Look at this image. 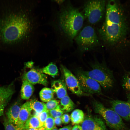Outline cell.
Wrapping results in <instances>:
<instances>
[{"label": "cell", "instance_id": "6da1fadb", "mask_svg": "<svg viewBox=\"0 0 130 130\" xmlns=\"http://www.w3.org/2000/svg\"><path fill=\"white\" fill-rule=\"evenodd\" d=\"M33 19L25 13L9 14L0 21V39L7 44L27 37L33 30Z\"/></svg>", "mask_w": 130, "mask_h": 130}, {"label": "cell", "instance_id": "7a4b0ae2", "mask_svg": "<svg viewBox=\"0 0 130 130\" xmlns=\"http://www.w3.org/2000/svg\"><path fill=\"white\" fill-rule=\"evenodd\" d=\"M58 15L59 32L71 40L75 39L83 25L84 15L77 8L68 6L61 8Z\"/></svg>", "mask_w": 130, "mask_h": 130}, {"label": "cell", "instance_id": "3957f363", "mask_svg": "<svg viewBox=\"0 0 130 130\" xmlns=\"http://www.w3.org/2000/svg\"><path fill=\"white\" fill-rule=\"evenodd\" d=\"M91 69L90 71L78 70L97 82L104 89L108 90L113 87L114 82L113 73L105 64L96 61L91 64Z\"/></svg>", "mask_w": 130, "mask_h": 130}, {"label": "cell", "instance_id": "277c9868", "mask_svg": "<svg viewBox=\"0 0 130 130\" xmlns=\"http://www.w3.org/2000/svg\"><path fill=\"white\" fill-rule=\"evenodd\" d=\"M125 29L124 24H119L105 18L99 32L105 42L112 45L117 42L123 36Z\"/></svg>", "mask_w": 130, "mask_h": 130}, {"label": "cell", "instance_id": "5b68a950", "mask_svg": "<svg viewBox=\"0 0 130 130\" xmlns=\"http://www.w3.org/2000/svg\"><path fill=\"white\" fill-rule=\"evenodd\" d=\"M93 105L95 112L103 117L110 128L114 130H127L122 119L114 110L106 107L96 100L93 101Z\"/></svg>", "mask_w": 130, "mask_h": 130}, {"label": "cell", "instance_id": "8992f818", "mask_svg": "<svg viewBox=\"0 0 130 130\" xmlns=\"http://www.w3.org/2000/svg\"><path fill=\"white\" fill-rule=\"evenodd\" d=\"M80 50L84 52L94 48L99 44V40L94 29L91 26L84 27L75 38Z\"/></svg>", "mask_w": 130, "mask_h": 130}, {"label": "cell", "instance_id": "52a82bcc", "mask_svg": "<svg viewBox=\"0 0 130 130\" xmlns=\"http://www.w3.org/2000/svg\"><path fill=\"white\" fill-rule=\"evenodd\" d=\"M106 2L104 0H91L84 6V16L89 22L95 24L100 21L105 13Z\"/></svg>", "mask_w": 130, "mask_h": 130}, {"label": "cell", "instance_id": "ba28073f", "mask_svg": "<svg viewBox=\"0 0 130 130\" xmlns=\"http://www.w3.org/2000/svg\"><path fill=\"white\" fill-rule=\"evenodd\" d=\"M76 75L83 92L89 95L102 94L101 86L97 82L83 74L78 70H77Z\"/></svg>", "mask_w": 130, "mask_h": 130}, {"label": "cell", "instance_id": "9c48e42d", "mask_svg": "<svg viewBox=\"0 0 130 130\" xmlns=\"http://www.w3.org/2000/svg\"><path fill=\"white\" fill-rule=\"evenodd\" d=\"M62 68L66 85L70 91L79 96L89 95L82 91L77 78L69 70L63 66Z\"/></svg>", "mask_w": 130, "mask_h": 130}, {"label": "cell", "instance_id": "30bf717a", "mask_svg": "<svg viewBox=\"0 0 130 130\" xmlns=\"http://www.w3.org/2000/svg\"><path fill=\"white\" fill-rule=\"evenodd\" d=\"M112 110L122 119L130 121V101L114 100L110 102Z\"/></svg>", "mask_w": 130, "mask_h": 130}, {"label": "cell", "instance_id": "8fae6325", "mask_svg": "<svg viewBox=\"0 0 130 130\" xmlns=\"http://www.w3.org/2000/svg\"><path fill=\"white\" fill-rule=\"evenodd\" d=\"M15 92L14 82L0 87V117L3 114L5 107Z\"/></svg>", "mask_w": 130, "mask_h": 130}, {"label": "cell", "instance_id": "7c38bea8", "mask_svg": "<svg viewBox=\"0 0 130 130\" xmlns=\"http://www.w3.org/2000/svg\"><path fill=\"white\" fill-rule=\"evenodd\" d=\"M22 79L27 81L33 85L38 84L47 86L48 84L47 76L34 69L25 73L23 75Z\"/></svg>", "mask_w": 130, "mask_h": 130}, {"label": "cell", "instance_id": "4fadbf2b", "mask_svg": "<svg viewBox=\"0 0 130 130\" xmlns=\"http://www.w3.org/2000/svg\"><path fill=\"white\" fill-rule=\"evenodd\" d=\"M81 126L82 130H97L100 128L105 127L100 118L89 115L84 117Z\"/></svg>", "mask_w": 130, "mask_h": 130}, {"label": "cell", "instance_id": "5bb4252c", "mask_svg": "<svg viewBox=\"0 0 130 130\" xmlns=\"http://www.w3.org/2000/svg\"><path fill=\"white\" fill-rule=\"evenodd\" d=\"M32 110L30 101H27L22 105L16 125L18 127L23 130L24 124L31 115Z\"/></svg>", "mask_w": 130, "mask_h": 130}, {"label": "cell", "instance_id": "9a60e30c", "mask_svg": "<svg viewBox=\"0 0 130 130\" xmlns=\"http://www.w3.org/2000/svg\"><path fill=\"white\" fill-rule=\"evenodd\" d=\"M22 105L19 100L15 102L6 113L7 118L12 123L17 124L20 111Z\"/></svg>", "mask_w": 130, "mask_h": 130}, {"label": "cell", "instance_id": "2e32d148", "mask_svg": "<svg viewBox=\"0 0 130 130\" xmlns=\"http://www.w3.org/2000/svg\"><path fill=\"white\" fill-rule=\"evenodd\" d=\"M51 89L59 99H61L67 94V86L64 80L59 79L52 82Z\"/></svg>", "mask_w": 130, "mask_h": 130}, {"label": "cell", "instance_id": "e0dca14e", "mask_svg": "<svg viewBox=\"0 0 130 130\" xmlns=\"http://www.w3.org/2000/svg\"><path fill=\"white\" fill-rule=\"evenodd\" d=\"M34 90L33 85L27 80H23L20 90L21 97L22 99L27 100L29 99Z\"/></svg>", "mask_w": 130, "mask_h": 130}, {"label": "cell", "instance_id": "ac0fdd59", "mask_svg": "<svg viewBox=\"0 0 130 130\" xmlns=\"http://www.w3.org/2000/svg\"><path fill=\"white\" fill-rule=\"evenodd\" d=\"M59 106L64 113H66L73 110L75 105L67 94L61 99Z\"/></svg>", "mask_w": 130, "mask_h": 130}, {"label": "cell", "instance_id": "d6986e66", "mask_svg": "<svg viewBox=\"0 0 130 130\" xmlns=\"http://www.w3.org/2000/svg\"><path fill=\"white\" fill-rule=\"evenodd\" d=\"M38 117L36 115H31L24 124L23 130L30 128H39L43 127Z\"/></svg>", "mask_w": 130, "mask_h": 130}, {"label": "cell", "instance_id": "ffe728a7", "mask_svg": "<svg viewBox=\"0 0 130 130\" xmlns=\"http://www.w3.org/2000/svg\"><path fill=\"white\" fill-rule=\"evenodd\" d=\"M70 118L73 125L81 124L84 118L83 112L81 110L77 109L74 110L70 115Z\"/></svg>", "mask_w": 130, "mask_h": 130}, {"label": "cell", "instance_id": "44dd1931", "mask_svg": "<svg viewBox=\"0 0 130 130\" xmlns=\"http://www.w3.org/2000/svg\"><path fill=\"white\" fill-rule=\"evenodd\" d=\"M54 94L51 89L44 87L40 91L39 95L40 99L42 101L47 102L53 98Z\"/></svg>", "mask_w": 130, "mask_h": 130}, {"label": "cell", "instance_id": "7402d4cb", "mask_svg": "<svg viewBox=\"0 0 130 130\" xmlns=\"http://www.w3.org/2000/svg\"><path fill=\"white\" fill-rule=\"evenodd\" d=\"M30 102L32 110H34L37 115L46 110V104L44 102L36 100H31L30 101Z\"/></svg>", "mask_w": 130, "mask_h": 130}, {"label": "cell", "instance_id": "603a6c76", "mask_svg": "<svg viewBox=\"0 0 130 130\" xmlns=\"http://www.w3.org/2000/svg\"><path fill=\"white\" fill-rule=\"evenodd\" d=\"M41 72L44 74L54 77L57 75L58 71L57 66L53 63H51L43 68Z\"/></svg>", "mask_w": 130, "mask_h": 130}, {"label": "cell", "instance_id": "cb8c5ba5", "mask_svg": "<svg viewBox=\"0 0 130 130\" xmlns=\"http://www.w3.org/2000/svg\"><path fill=\"white\" fill-rule=\"evenodd\" d=\"M122 85L125 90L130 92V71L124 76L122 79Z\"/></svg>", "mask_w": 130, "mask_h": 130}, {"label": "cell", "instance_id": "d4e9b609", "mask_svg": "<svg viewBox=\"0 0 130 130\" xmlns=\"http://www.w3.org/2000/svg\"><path fill=\"white\" fill-rule=\"evenodd\" d=\"M55 125L54 118L50 115L45 121L43 127L46 130H51Z\"/></svg>", "mask_w": 130, "mask_h": 130}, {"label": "cell", "instance_id": "484cf974", "mask_svg": "<svg viewBox=\"0 0 130 130\" xmlns=\"http://www.w3.org/2000/svg\"><path fill=\"white\" fill-rule=\"evenodd\" d=\"M3 124L5 130H23L12 123L6 117L4 118Z\"/></svg>", "mask_w": 130, "mask_h": 130}, {"label": "cell", "instance_id": "4316f807", "mask_svg": "<svg viewBox=\"0 0 130 130\" xmlns=\"http://www.w3.org/2000/svg\"><path fill=\"white\" fill-rule=\"evenodd\" d=\"M50 115L54 118L61 117L64 113L60 108L59 105L55 108L49 111Z\"/></svg>", "mask_w": 130, "mask_h": 130}, {"label": "cell", "instance_id": "83f0119b", "mask_svg": "<svg viewBox=\"0 0 130 130\" xmlns=\"http://www.w3.org/2000/svg\"><path fill=\"white\" fill-rule=\"evenodd\" d=\"M60 101L56 99H52L46 104V110L49 111L56 108L59 105Z\"/></svg>", "mask_w": 130, "mask_h": 130}, {"label": "cell", "instance_id": "f1b7e54d", "mask_svg": "<svg viewBox=\"0 0 130 130\" xmlns=\"http://www.w3.org/2000/svg\"><path fill=\"white\" fill-rule=\"evenodd\" d=\"M49 115V111L46 110L38 114L37 116L43 125L45 121Z\"/></svg>", "mask_w": 130, "mask_h": 130}, {"label": "cell", "instance_id": "f546056e", "mask_svg": "<svg viewBox=\"0 0 130 130\" xmlns=\"http://www.w3.org/2000/svg\"><path fill=\"white\" fill-rule=\"evenodd\" d=\"M61 117L62 123L65 124H68L71 120L70 116L67 113H65L63 114Z\"/></svg>", "mask_w": 130, "mask_h": 130}, {"label": "cell", "instance_id": "4dcf8cb0", "mask_svg": "<svg viewBox=\"0 0 130 130\" xmlns=\"http://www.w3.org/2000/svg\"><path fill=\"white\" fill-rule=\"evenodd\" d=\"M54 119L55 124L57 126H60L62 123L61 117L55 118Z\"/></svg>", "mask_w": 130, "mask_h": 130}, {"label": "cell", "instance_id": "1f68e13d", "mask_svg": "<svg viewBox=\"0 0 130 130\" xmlns=\"http://www.w3.org/2000/svg\"><path fill=\"white\" fill-rule=\"evenodd\" d=\"M71 130H82L81 126L78 125H75L72 128Z\"/></svg>", "mask_w": 130, "mask_h": 130}, {"label": "cell", "instance_id": "d6a6232c", "mask_svg": "<svg viewBox=\"0 0 130 130\" xmlns=\"http://www.w3.org/2000/svg\"><path fill=\"white\" fill-rule=\"evenodd\" d=\"M72 128L71 125H68L60 128L58 130H71Z\"/></svg>", "mask_w": 130, "mask_h": 130}, {"label": "cell", "instance_id": "836d02e7", "mask_svg": "<svg viewBox=\"0 0 130 130\" xmlns=\"http://www.w3.org/2000/svg\"><path fill=\"white\" fill-rule=\"evenodd\" d=\"M38 130V128L37 129V128H32L28 129H26V130Z\"/></svg>", "mask_w": 130, "mask_h": 130}, {"label": "cell", "instance_id": "e575fe53", "mask_svg": "<svg viewBox=\"0 0 130 130\" xmlns=\"http://www.w3.org/2000/svg\"><path fill=\"white\" fill-rule=\"evenodd\" d=\"M38 130H46L44 127H42L38 128Z\"/></svg>", "mask_w": 130, "mask_h": 130}, {"label": "cell", "instance_id": "d590c367", "mask_svg": "<svg viewBox=\"0 0 130 130\" xmlns=\"http://www.w3.org/2000/svg\"><path fill=\"white\" fill-rule=\"evenodd\" d=\"M97 130H106V128H99Z\"/></svg>", "mask_w": 130, "mask_h": 130}, {"label": "cell", "instance_id": "8d00e7d4", "mask_svg": "<svg viewBox=\"0 0 130 130\" xmlns=\"http://www.w3.org/2000/svg\"><path fill=\"white\" fill-rule=\"evenodd\" d=\"M51 130H58L57 128L55 126Z\"/></svg>", "mask_w": 130, "mask_h": 130}]
</instances>
